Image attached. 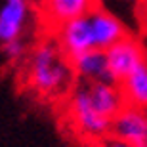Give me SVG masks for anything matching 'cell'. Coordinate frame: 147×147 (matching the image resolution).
I'll use <instances>...</instances> for the list:
<instances>
[{"label":"cell","instance_id":"obj_5","mask_svg":"<svg viewBox=\"0 0 147 147\" xmlns=\"http://www.w3.org/2000/svg\"><path fill=\"white\" fill-rule=\"evenodd\" d=\"M99 0H38L36 16L50 33H54L63 23L86 16L98 8Z\"/></svg>","mask_w":147,"mask_h":147},{"label":"cell","instance_id":"obj_14","mask_svg":"<svg viewBox=\"0 0 147 147\" xmlns=\"http://www.w3.org/2000/svg\"><path fill=\"white\" fill-rule=\"evenodd\" d=\"M124 2H130V4H136L138 6V10H140V6L145 2V0H124Z\"/></svg>","mask_w":147,"mask_h":147},{"label":"cell","instance_id":"obj_12","mask_svg":"<svg viewBox=\"0 0 147 147\" xmlns=\"http://www.w3.org/2000/svg\"><path fill=\"white\" fill-rule=\"evenodd\" d=\"M92 147H138V145L132 143V142H126V140H122V138L113 136V134H107V136L96 140Z\"/></svg>","mask_w":147,"mask_h":147},{"label":"cell","instance_id":"obj_7","mask_svg":"<svg viewBox=\"0 0 147 147\" xmlns=\"http://www.w3.org/2000/svg\"><path fill=\"white\" fill-rule=\"evenodd\" d=\"M52 34H54V40L57 42L59 50L69 57V59L84 54V52L94 50L92 33H90V25H88L86 16L63 23V25L57 27Z\"/></svg>","mask_w":147,"mask_h":147},{"label":"cell","instance_id":"obj_2","mask_svg":"<svg viewBox=\"0 0 147 147\" xmlns=\"http://www.w3.org/2000/svg\"><path fill=\"white\" fill-rule=\"evenodd\" d=\"M67 113L71 117V122L76 128V132H80L90 142H96L99 138L111 134L113 120L103 117L94 107L86 82H76L71 88L69 98H67Z\"/></svg>","mask_w":147,"mask_h":147},{"label":"cell","instance_id":"obj_1","mask_svg":"<svg viewBox=\"0 0 147 147\" xmlns=\"http://www.w3.org/2000/svg\"><path fill=\"white\" fill-rule=\"evenodd\" d=\"M25 80L42 98H59L75 86L71 59L59 50L54 38H46L29 50L25 57Z\"/></svg>","mask_w":147,"mask_h":147},{"label":"cell","instance_id":"obj_9","mask_svg":"<svg viewBox=\"0 0 147 147\" xmlns=\"http://www.w3.org/2000/svg\"><path fill=\"white\" fill-rule=\"evenodd\" d=\"M71 67L78 82H115L103 50H90L76 55L71 59Z\"/></svg>","mask_w":147,"mask_h":147},{"label":"cell","instance_id":"obj_10","mask_svg":"<svg viewBox=\"0 0 147 147\" xmlns=\"http://www.w3.org/2000/svg\"><path fill=\"white\" fill-rule=\"evenodd\" d=\"M86 86L94 107L109 120H113L126 107L124 96L120 92L119 84H115V82H86Z\"/></svg>","mask_w":147,"mask_h":147},{"label":"cell","instance_id":"obj_3","mask_svg":"<svg viewBox=\"0 0 147 147\" xmlns=\"http://www.w3.org/2000/svg\"><path fill=\"white\" fill-rule=\"evenodd\" d=\"M36 16L34 0H2L0 2V44L25 40Z\"/></svg>","mask_w":147,"mask_h":147},{"label":"cell","instance_id":"obj_6","mask_svg":"<svg viewBox=\"0 0 147 147\" xmlns=\"http://www.w3.org/2000/svg\"><path fill=\"white\" fill-rule=\"evenodd\" d=\"M90 33H92V42L94 50H107L115 42H119L120 38L128 34L124 21L119 16H115L113 11L105 10L101 6L94 8L90 13H86Z\"/></svg>","mask_w":147,"mask_h":147},{"label":"cell","instance_id":"obj_13","mask_svg":"<svg viewBox=\"0 0 147 147\" xmlns=\"http://www.w3.org/2000/svg\"><path fill=\"white\" fill-rule=\"evenodd\" d=\"M138 13H140V17H142V25H143V29H145V34H147V0L143 2L142 6H140Z\"/></svg>","mask_w":147,"mask_h":147},{"label":"cell","instance_id":"obj_8","mask_svg":"<svg viewBox=\"0 0 147 147\" xmlns=\"http://www.w3.org/2000/svg\"><path fill=\"white\" fill-rule=\"evenodd\" d=\"M111 134L138 147H147V111L126 105L111 122Z\"/></svg>","mask_w":147,"mask_h":147},{"label":"cell","instance_id":"obj_4","mask_svg":"<svg viewBox=\"0 0 147 147\" xmlns=\"http://www.w3.org/2000/svg\"><path fill=\"white\" fill-rule=\"evenodd\" d=\"M105 57H107V65L113 80L119 84L122 78L130 75L136 67H140L147 59V52L136 36L126 34L120 38L119 42H115L111 48L105 50Z\"/></svg>","mask_w":147,"mask_h":147},{"label":"cell","instance_id":"obj_11","mask_svg":"<svg viewBox=\"0 0 147 147\" xmlns=\"http://www.w3.org/2000/svg\"><path fill=\"white\" fill-rule=\"evenodd\" d=\"M126 105L147 111V59L119 82Z\"/></svg>","mask_w":147,"mask_h":147}]
</instances>
